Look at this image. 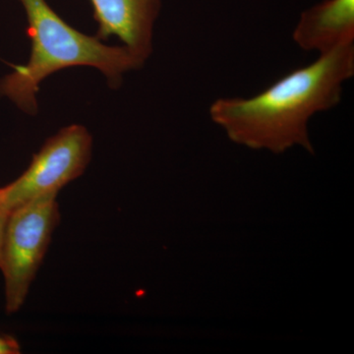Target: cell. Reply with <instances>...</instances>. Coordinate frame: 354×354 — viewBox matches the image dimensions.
Returning <instances> with one entry per match:
<instances>
[{
  "instance_id": "obj_1",
  "label": "cell",
  "mask_w": 354,
  "mask_h": 354,
  "mask_svg": "<svg viewBox=\"0 0 354 354\" xmlns=\"http://www.w3.org/2000/svg\"><path fill=\"white\" fill-rule=\"evenodd\" d=\"M354 75V43L320 55L250 97H220L209 114L239 145L281 153L293 146L313 153L308 122L342 101L344 84Z\"/></svg>"
},
{
  "instance_id": "obj_3",
  "label": "cell",
  "mask_w": 354,
  "mask_h": 354,
  "mask_svg": "<svg viewBox=\"0 0 354 354\" xmlns=\"http://www.w3.org/2000/svg\"><path fill=\"white\" fill-rule=\"evenodd\" d=\"M57 197L37 198L10 212L0 260L8 314L23 306L43 263L60 218Z\"/></svg>"
},
{
  "instance_id": "obj_6",
  "label": "cell",
  "mask_w": 354,
  "mask_h": 354,
  "mask_svg": "<svg viewBox=\"0 0 354 354\" xmlns=\"http://www.w3.org/2000/svg\"><path fill=\"white\" fill-rule=\"evenodd\" d=\"M302 50L329 53L354 43V0H325L302 12L292 32Z\"/></svg>"
},
{
  "instance_id": "obj_5",
  "label": "cell",
  "mask_w": 354,
  "mask_h": 354,
  "mask_svg": "<svg viewBox=\"0 0 354 354\" xmlns=\"http://www.w3.org/2000/svg\"><path fill=\"white\" fill-rule=\"evenodd\" d=\"M97 23L95 37H118L144 64L153 53V27L162 0H90Z\"/></svg>"
},
{
  "instance_id": "obj_8",
  "label": "cell",
  "mask_w": 354,
  "mask_h": 354,
  "mask_svg": "<svg viewBox=\"0 0 354 354\" xmlns=\"http://www.w3.org/2000/svg\"><path fill=\"white\" fill-rule=\"evenodd\" d=\"M20 353L18 342L9 335H0V354H17Z\"/></svg>"
},
{
  "instance_id": "obj_7",
  "label": "cell",
  "mask_w": 354,
  "mask_h": 354,
  "mask_svg": "<svg viewBox=\"0 0 354 354\" xmlns=\"http://www.w3.org/2000/svg\"><path fill=\"white\" fill-rule=\"evenodd\" d=\"M10 212V209H9L8 207H7L6 203L4 202L1 194H0V260H1L2 245H3L4 234H6L7 221H8Z\"/></svg>"
},
{
  "instance_id": "obj_4",
  "label": "cell",
  "mask_w": 354,
  "mask_h": 354,
  "mask_svg": "<svg viewBox=\"0 0 354 354\" xmlns=\"http://www.w3.org/2000/svg\"><path fill=\"white\" fill-rule=\"evenodd\" d=\"M93 138L87 128L73 124L62 128L35 153L31 164L16 180L0 188L10 211L37 198L55 195L87 169Z\"/></svg>"
},
{
  "instance_id": "obj_2",
  "label": "cell",
  "mask_w": 354,
  "mask_h": 354,
  "mask_svg": "<svg viewBox=\"0 0 354 354\" xmlns=\"http://www.w3.org/2000/svg\"><path fill=\"white\" fill-rule=\"evenodd\" d=\"M28 21L31 55L24 65L14 67L0 80V97L26 113L38 111L39 85L55 72L88 66L101 71L111 88L120 87L123 75L144 64L127 46L104 44L97 37L77 31L46 0H19Z\"/></svg>"
}]
</instances>
